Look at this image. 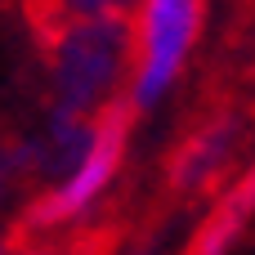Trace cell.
<instances>
[{
    "label": "cell",
    "instance_id": "cell-2",
    "mask_svg": "<svg viewBox=\"0 0 255 255\" xmlns=\"http://www.w3.org/2000/svg\"><path fill=\"white\" fill-rule=\"evenodd\" d=\"M202 22V0H143L139 13V45H134V108H152L166 85L175 81L193 36Z\"/></svg>",
    "mask_w": 255,
    "mask_h": 255
},
{
    "label": "cell",
    "instance_id": "cell-1",
    "mask_svg": "<svg viewBox=\"0 0 255 255\" xmlns=\"http://www.w3.org/2000/svg\"><path fill=\"white\" fill-rule=\"evenodd\" d=\"M130 121H134V103H126V99H112L103 112H99V121L90 126V143H85V157H81V166L72 170V179L63 184V188H54V193H45V197H36L31 206H27V229H49V224H63V220H72L76 211H85L99 193H103V184L117 175V166H121V152H126V139H130Z\"/></svg>",
    "mask_w": 255,
    "mask_h": 255
},
{
    "label": "cell",
    "instance_id": "cell-5",
    "mask_svg": "<svg viewBox=\"0 0 255 255\" xmlns=\"http://www.w3.org/2000/svg\"><path fill=\"white\" fill-rule=\"evenodd\" d=\"M63 13H67V0H27V18L31 27L45 36V40H63Z\"/></svg>",
    "mask_w": 255,
    "mask_h": 255
},
{
    "label": "cell",
    "instance_id": "cell-7",
    "mask_svg": "<svg viewBox=\"0 0 255 255\" xmlns=\"http://www.w3.org/2000/svg\"><path fill=\"white\" fill-rule=\"evenodd\" d=\"M31 255H40V251H31Z\"/></svg>",
    "mask_w": 255,
    "mask_h": 255
},
{
    "label": "cell",
    "instance_id": "cell-6",
    "mask_svg": "<svg viewBox=\"0 0 255 255\" xmlns=\"http://www.w3.org/2000/svg\"><path fill=\"white\" fill-rule=\"evenodd\" d=\"M117 247V229H90L72 242V255H112Z\"/></svg>",
    "mask_w": 255,
    "mask_h": 255
},
{
    "label": "cell",
    "instance_id": "cell-3",
    "mask_svg": "<svg viewBox=\"0 0 255 255\" xmlns=\"http://www.w3.org/2000/svg\"><path fill=\"white\" fill-rule=\"evenodd\" d=\"M229 143H233V121H229V117H220V121H211L206 130H197V134L170 157V188H179V193L202 188V184L224 166Z\"/></svg>",
    "mask_w": 255,
    "mask_h": 255
},
{
    "label": "cell",
    "instance_id": "cell-4",
    "mask_svg": "<svg viewBox=\"0 0 255 255\" xmlns=\"http://www.w3.org/2000/svg\"><path fill=\"white\" fill-rule=\"evenodd\" d=\"M255 211H247L238 197H233V188L215 202V211L206 215V224L193 233V242H188V251L184 255H224L233 242H238V233L247 229V220H251Z\"/></svg>",
    "mask_w": 255,
    "mask_h": 255
}]
</instances>
